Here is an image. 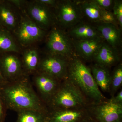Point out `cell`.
Masks as SVG:
<instances>
[{
    "instance_id": "cell-2",
    "label": "cell",
    "mask_w": 122,
    "mask_h": 122,
    "mask_svg": "<svg viewBox=\"0 0 122 122\" xmlns=\"http://www.w3.org/2000/svg\"><path fill=\"white\" fill-rule=\"evenodd\" d=\"M67 76L69 81L92 99L99 102L104 98L95 81L91 69L76 55L69 59Z\"/></svg>"
},
{
    "instance_id": "cell-20",
    "label": "cell",
    "mask_w": 122,
    "mask_h": 122,
    "mask_svg": "<svg viewBox=\"0 0 122 122\" xmlns=\"http://www.w3.org/2000/svg\"><path fill=\"white\" fill-rule=\"evenodd\" d=\"M91 70L99 88L104 92L108 91L110 87L111 75L108 68L95 64L92 66Z\"/></svg>"
},
{
    "instance_id": "cell-24",
    "label": "cell",
    "mask_w": 122,
    "mask_h": 122,
    "mask_svg": "<svg viewBox=\"0 0 122 122\" xmlns=\"http://www.w3.org/2000/svg\"><path fill=\"white\" fill-rule=\"evenodd\" d=\"M112 12L119 28L122 29V1L115 0Z\"/></svg>"
},
{
    "instance_id": "cell-29",
    "label": "cell",
    "mask_w": 122,
    "mask_h": 122,
    "mask_svg": "<svg viewBox=\"0 0 122 122\" xmlns=\"http://www.w3.org/2000/svg\"><path fill=\"white\" fill-rule=\"evenodd\" d=\"M111 100L116 103L122 104V91H120L117 94L111 99Z\"/></svg>"
},
{
    "instance_id": "cell-21",
    "label": "cell",
    "mask_w": 122,
    "mask_h": 122,
    "mask_svg": "<svg viewBox=\"0 0 122 122\" xmlns=\"http://www.w3.org/2000/svg\"><path fill=\"white\" fill-rule=\"evenodd\" d=\"M81 112L59 109L47 116V122H77L81 117Z\"/></svg>"
},
{
    "instance_id": "cell-13",
    "label": "cell",
    "mask_w": 122,
    "mask_h": 122,
    "mask_svg": "<svg viewBox=\"0 0 122 122\" xmlns=\"http://www.w3.org/2000/svg\"><path fill=\"white\" fill-rule=\"evenodd\" d=\"M34 74V83L39 93L44 99H50L58 89L57 79L41 72Z\"/></svg>"
},
{
    "instance_id": "cell-5",
    "label": "cell",
    "mask_w": 122,
    "mask_h": 122,
    "mask_svg": "<svg viewBox=\"0 0 122 122\" xmlns=\"http://www.w3.org/2000/svg\"><path fill=\"white\" fill-rule=\"evenodd\" d=\"M53 9L56 25L66 31L83 21L77 0H57Z\"/></svg>"
},
{
    "instance_id": "cell-18",
    "label": "cell",
    "mask_w": 122,
    "mask_h": 122,
    "mask_svg": "<svg viewBox=\"0 0 122 122\" xmlns=\"http://www.w3.org/2000/svg\"><path fill=\"white\" fill-rule=\"evenodd\" d=\"M21 61L25 74L29 75L37 72L40 61L39 50L33 46L24 48Z\"/></svg>"
},
{
    "instance_id": "cell-6",
    "label": "cell",
    "mask_w": 122,
    "mask_h": 122,
    "mask_svg": "<svg viewBox=\"0 0 122 122\" xmlns=\"http://www.w3.org/2000/svg\"><path fill=\"white\" fill-rule=\"evenodd\" d=\"M24 12L42 29L49 31L56 25L53 8L46 6L38 0L27 1Z\"/></svg>"
},
{
    "instance_id": "cell-4",
    "label": "cell",
    "mask_w": 122,
    "mask_h": 122,
    "mask_svg": "<svg viewBox=\"0 0 122 122\" xmlns=\"http://www.w3.org/2000/svg\"><path fill=\"white\" fill-rule=\"evenodd\" d=\"M46 38V53L68 58L76 55L73 40L66 30L57 25L49 30Z\"/></svg>"
},
{
    "instance_id": "cell-14",
    "label": "cell",
    "mask_w": 122,
    "mask_h": 122,
    "mask_svg": "<svg viewBox=\"0 0 122 122\" xmlns=\"http://www.w3.org/2000/svg\"><path fill=\"white\" fill-rule=\"evenodd\" d=\"M75 55L86 61L93 60L99 48L105 41L102 38L86 41H73Z\"/></svg>"
},
{
    "instance_id": "cell-7",
    "label": "cell",
    "mask_w": 122,
    "mask_h": 122,
    "mask_svg": "<svg viewBox=\"0 0 122 122\" xmlns=\"http://www.w3.org/2000/svg\"><path fill=\"white\" fill-rule=\"evenodd\" d=\"M50 99L53 106L59 109L73 108L83 105L84 102L80 89L70 81L58 89Z\"/></svg>"
},
{
    "instance_id": "cell-9",
    "label": "cell",
    "mask_w": 122,
    "mask_h": 122,
    "mask_svg": "<svg viewBox=\"0 0 122 122\" xmlns=\"http://www.w3.org/2000/svg\"><path fill=\"white\" fill-rule=\"evenodd\" d=\"M15 53L0 54V71L5 81H15L26 74L24 72L21 59Z\"/></svg>"
},
{
    "instance_id": "cell-25",
    "label": "cell",
    "mask_w": 122,
    "mask_h": 122,
    "mask_svg": "<svg viewBox=\"0 0 122 122\" xmlns=\"http://www.w3.org/2000/svg\"><path fill=\"white\" fill-rule=\"evenodd\" d=\"M101 8L112 12L115 0H93Z\"/></svg>"
},
{
    "instance_id": "cell-11",
    "label": "cell",
    "mask_w": 122,
    "mask_h": 122,
    "mask_svg": "<svg viewBox=\"0 0 122 122\" xmlns=\"http://www.w3.org/2000/svg\"><path fill=\"white\" fill-rule=\"evenodd\" d=\"M95 114L99 122H120L122 116V104L114 102L111 99L98 106Z\"/></svg>"
},
{
    "instance_id": "cell-17",
    "label": "cell",
    "mask_w": 122,
    "mask_h": 122,
    "mask_svg": "<svg viewBox=\"0 0 122 122\" xmlns=\"http://www.w3.org/2000/svg\"><path fill=\"white\" fill-rule=\"evenodd\" d=\"M120 52L105 41L96 53L93 60L96 62V64L108 68L120 61Z\"/></svg>"
},
{
    "instance_id": "cell-16",
    "label": "cell",
    "mask_w": 122,
    "mask_h": 122,
    "mask_svg": "<svg viewBox=\"0 0 122 122\" xmlns=\"http://www.w3.org/2000/svg\"><path fill=\"white\" fill-rule=\"evenodd\" d=\"M83 20L94 25L102 22V9L93 0H77Z\"/></svg>"
},
{
    "instance_id": "cell-30",
    "label": "cell",
    "mask_w": 122,
    "mask_h": 122,
    "mask_svg": "<svg viewBox=\"0 0 122 122\" xmlns=\"http://www.w3.org/2000/svg\"><path fill=\"white\" fill-rule=\"evenodd\" d=\"M5 81L4 79L3 76H2V74H1L0 71V85L4 83Z\"/></svg>"
},
{
    "instance_id": "cell-23",
    "label": "cell",
    "mask_w": 122,
    "mask_h": 122,
    "mask_svg": "<svg viewBox=\"0 0 122 122\" xmlns=\"http://www.w3.org/2000/svg\"><path fill=\"white\" fill-rule=\"evenodd\" d=\"M122 83V66L120 64L114 70L111 75L110 87L116 91L121 86Z\"/></svg>"
},
{
    "instance_id": "cell-19",
    "label": "cell",
    "mask_w": 122,
    "mask_h": 122,
    "mask_svg": "<svg viewBox=\"0 0 122 122\" xmlns=\"http://www.w3.org/2000/svg\"><path fill=\"white\" fill-rule=\"evenodd\" d=\"M22 50L12 33L0 26V54L8 53L20 54Z\"/></svg>"
},
{
    "instance_id": "cell-1",
    "label": "cell",
    "mask_w": 122,
    "mask_h": 122,
    "mask_svg": "<svg viewBox=\"0 0 122 122\" xmlns=\"http://www.w3.org/2000/svg\"><path fill=\"white\" fill-rule=\"evenodd\" d=\"M0 95L7 109L17 112L33 110L46 113L28 75L12 81H5L1 84Z\"/></svg>"
},
{
    "instance_id": "cell-28",
    "label": "cell",
    "mask_w": 122,
    "mask_h": 122,
    "mask_svg": "<svg viewBox=\"0 0 122 122\" xmlns=\"http://www.w3.org/2000/svg\"><path fill=\"white\" fill-rule=\"evenodd\" d=\"M41 3L54 8L56 4V0H38Z\"/></svg>"
},
{
    "instance_id": "cell-8",
    "label": "cell",
    "mask_w": 122,
    "mask_h": 122,
    "mask_svg": "<svg viewBox=\"0 0 122 122\" xmlns=\"http://www.w3.org/2000/svg\"><path fill=\"white\" fill-rule=\"evenodd\" d=\"M70 58L45 53L40 57L37 72H41L52 76L58 80L67 76Z\"/></svg>"
},
{
    "instance_id": "cell-15",
    "label": "cell",
    "mask_w": 122,
    "mask_h": 122,
    "mask_svg": "<svg viewBox=\"0 0 122 122\" xmlns=\"http://www.w3.org/2000/svg\"><path fill=\"white\" fill-rule=\"evenodd\" d=\"M66 31L73 41H86L102 38L94 25L83 20Z\"/></svg>"
},
{
    "instance_id": "cell-12",
    "label": "cell",
    "mask_w": 122,
    "mask_h": 122,
    "mask_svg": "<svg viewBox=\"0 0 122 122\" xmlns=\"http://www.w3.org/2000/svg\"><path fill=\"white\" fill-rule=\"evenodd\" d=\"M95 26L107 44L121 52L122 30L120 28L113 24L105 22L99 23Z\"/></svg>"
},
{
    "instance_id": "cell-26",
    "label": "cell",
    "mask_w": 122,
    "mask_h": 122,
    "mask_svg": "<svg viewBox=\"0 0 122 122\" xmlns=\"http://www.w3.org/2000/svg\"><path fill=\"white\" fill-rule=\"evenodd\" d=\"M11 4L13 5L20 11H24L27 0H8Z\"/></svg>"
},
{
    "instance_id": "cell-27",
    "label": "cell",
    "mask_w": 122,
    "mask_h": 122,
    "mask_svg": "<svg viewBox=\"0 0 122 122\" xmlns=\"http://www.w3.org/2000/svg\"><path fill=\"white\" fill-rule=\"evenodd\" d=\"M6 109L7 108L0 95V122H4Z\"/></svg>"
},
{
    "instance_id": "cell-3",
    "label": "cell",
    "mask_w": 122,
    "mask_h": 122,
    "mask_svg": "<svg viewBox=\"0 0 122 122\" xmlns=\"http://www.w3.org/2000/svg\"><path fill=\"white\" fill-rule=\"evenodd\" d=\"M12 33L21 48L24 49L41 41L48 32L38 26L24 12H21L20 22Z\"/></svg>"
},
{
    "instance_id": "cell-10",
    "label": "cell",
    "mask_w": 122,
    "mask_h": 122,
    "mask_svg": "<svg viewBox=\"0 0 122 122\" xmlns=\"http://www.w3.org/2000/svg\"><path fill=\"white\" fill-rule=\"evenodd\" d=\"M20 17V11L9 0H0V26L12 33Z\"/></svg>"
},
{
    "instance_id": "cell-22",
    "label": "cell",
    "mask_w": 122,
    "mask_h": 122,
    "mask_svg": "<svg viewBox=\"0 0 122 122\" xmlns=\"http://www.w3.org/2000/svg\"><path fill=\"white\" fill-rule=\"evenodd\" d=\"M17 113L16 122H47V115L45 112L25 110Z\"/></svg>"
}]
</instances>
